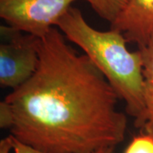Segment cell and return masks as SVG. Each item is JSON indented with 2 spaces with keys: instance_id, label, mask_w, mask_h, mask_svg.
I'll list each match as a JSON object with an SVG mask.
<instances>
[{
  "instance_id": "1",
  "label": "cell",
  "mask_w": 153,
  "mask_h": 153,
  "mask_svg": "<svg viewBox=\"0 0 153 153\" xmlns=\"http://www.w3.org/2000/svg\"><path fill=\"white\" fill-rule=\"evenodd\" d=\"M33 76L4 99L14 113L10 134L44 153H94L124 140L125 113L103 73L52 27L40 38Z\"/></svg>"
},
{
  "instance_id": "2",
  "label": "cell",
  "mask_w": 153,
  "mask_h": 153,
  "mask_svg": "<svg viewBox=\"0 0 153 153\" xmlns=\"http://www.w3.org/2000/svg\"><path fill=\"white\" fill-rule=\"evenodd\" d=\"M56 27L103 73L119 99L124 101L126 113L134 118V127L142 129L146 106L141 51L132 52L128 49V42L122 33L92 27L75 7L67 10Z\"/></svg>"
},
{
  "instance_id": "3",
  "label": "cell",
  "mask_w": 153,
  "mask_h": 153,
  "mask_svg": "<svg viewBox=\"0 0 153 153\" xmlns=\"http://www.w3.org/2000/svg\"><path fill=\"white\" fill-rule=\"evenodd\" d=\"M0 84L16 89L28 81L38 68L40 38L8 25L0 27Z\"/></svg>"
},
{
  "instance_id": "4",
  "label": "cell",
  "mask_w": 153,
  "mask_h": 153,
  "mask_svg": "<svg viewBox=\"0 0 153 153\" xmlns=\"http://www.w3.org/2000/svg\"><path fill=\"white\" fill-rule=\"evenodd\" d=\"M76 0H0V17L10 27L42 38L57 26Z\"/></svg>"
},
{
  "instance_id": "5",
  "label": "cell",
  "mask_w": 153,
  "mask_h": 153,
  "mask_svg": "<svg viewBox=\"0 0 153 153\" xmlns=\"http://www.w3.org/2000/svg\"><path fill=\"white\" fill-rule=\"evenodd\" d=\"M110 29L122 33L128 43H135L139 49L147 46L153 33V0H128Z\"/></svg>"
},
{
  "instance_id": "6",
  "label": "cell",
  "mask_w": 153,
  "mask_h": 153,
  "mask_svg": "<svg viewBox=\"0 0 153 153\" xmlns=\"http://www.w3.org/2000/svg\"><path fill=\"white\" fill-rule=\"evenodd\" d=\"M143 57L145 115L141 131L153 137V33L152 38L143 49H140Z\"/></svg>"
},
{
  "instance_id": "7",
  "label": "cell",
  "mask_w": 153,
  "mask_h": 153,
  "mask_svg": "<svg viewBox=\"0 0 153 153\" xmlns=\"http://www.w3.org/2000/svg\"><path fill=\"white\" fill-rule=\"evenodd\" d=\"M87 2L99 16L112 22L128 0H83Z\"/></svg>"
},
{
  "instance_id": "8",
  "label": "cell",
  "mask_w": 153,
  "mask_h": 153,
  "mask_svg": "<svg viewBox=\"0 0 153 153\" xmlns=\"http://www.w3.org/2000/svg\"><path fill=\"white\" fill-rule=\"evenodd\" d=\"M123 153H153V137L141 131L132 138Z\"/></svg>"
},
{
  "instance_id": "9",
  "label": "cell",
  "mask_w": 153,
  "mask_h": 153,
  "mask_svg": "<svg viewBox=\"0 0 153 153\" xmlns=\"http://www.w3.org/2000/svg\"><path fill=\"white\" fill-rule=\"evenodd\" d=\"M14 123V113L10 105L6 100L0 103V128L10 129Z\"/></svg>"
},
{
  "instance_id": "10",
  "label": "cell",
  "mask_w": 153,
  "mask_h": 153,
  "mask_svg": "<svg viewBox=\"0 0 153 153\" xmlns=\"http://www.w3.org/2000/svg\"><path fill=\"white\" fill-rule=\"evenodd\" d=\"M116 147H105L99 150L94 153H114ZM13 153H44L38 152L33 148L28 146L27 145H24L20 141H18L16 139L14 138V149Z\"/></svg>"
},
{
  "instance_id": "11",
  "label": "cell",
  "mask_w": 153,
  "mask_h": 153,
  "mask_svg": "<svg viewBox=\"0 0 153 153\" xmlns=\"http://www.w3.org/2000/svg\"><path fill=\"white\" fill-rule=\"evenodd\" d=\"M14 149V137L11 134L0 140V153H10Z\"/></svg>"
}]
</instances>
